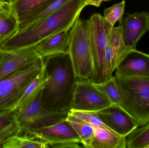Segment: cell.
<instances>
[{"label": "cell", "mask_w": 149, "mask_h": 148, "mask_svg": "<svg viewBox=\"0 0 149 148\" xmlns=\"http://www.w3.org/2000/svg\"><path fill=\"white\" fill-rule=\"evenodd\" d=\"M47 82L42 90L44 109L57 112H69L77 79L68 53L42 57Z\"/></svg>", "instance_id": "cell-1"}, {"label": "cell", "mask_w": 149, "mask_h": 148, "mask_svg": "<svg viewBox=\"0 0 149 148\" xmlns=\"http://www.w3.org/2000/svg\"><path fill=\"white\" fill-rule=\"evenodd\" d=\"M86 1L72 0L41 21L19 28L14 36L0 44V47L7 51L34 46L49 36L71 29L87 6Z\"/></svg>", "instance_id": "cell-2"}, {"label": "cell", "mask_w": 149, "mask_h": 148, "mask_svg": "<svg viewBox=\"0 0 149 148\" xmlns=\"http://www.w3.org/2000/svg\"><path fill=\"white\" fill-rule=\"evenodd\" d=\"M120 106L138 127L149 123V77H124L115 74Z\"/></svg>", "instance_id": "cell-3"}, {"label": "cell", "mask_w": 149, "mask_h": 148, "mask_svg": "<svg viewBox=\"0 0 149 148\" xmlns=\"http://www.w3.org/2000/svg\"><path fill=\"white\" fill-rule=\"evenodd\" d=\"M43 59L23 67L0 80V115L14 111L26 89L41 71Z\"/></svg>", "instance_id": "cell-4"}, {"label": "cell", "mask_w": 149, "mask_h": 148, "mask_svg": "<svg viewBox=\"0 0 149 148\" xmlns=\"http://www.w3.org/2000/svg\"><path fill=\"white\" fill-rule=\"evenodd\" d=\"M68 54L77 80L93 82V56L86 21L79 17L70 30Z\"/></svg>", "instance_id": "cell-5"}, {"label": "cell", "mask_w": 149, "mask_h": 148, "mask_svg": "<svg viewBox=\"0 0 149 148\" xmlns=\"http://www.w3.org/2000/svg\"><path fill=\"white\" fill-rule=\"evenodd\" d=\"M86 22L93 56V83H99L103 81L104 53L114 27L99 13L91 16Z\"/></svg>", "instance_id": "cell-6"}, {"label": "cell", "mask_w": 149, "mask_h": 148, "mask_svg": "<svg viewBox=\"0 0 149 148\" xmlns=\"http://www.w3.org/2000/svg\"><path fill=\"white\" fill-rule=\"evenodd\" d=\"M42 90L24 107L14 111L20 127V134H29L35 129L50 126L65 120L69 112L49 111L41 103Z\"/></svg>", "instance_id": "cell-7"}, {"label": "cell", "mask_w": 149, "mask_h": 148, "mask_svg": "<svg viewBox=\"0 0 149 148\" xmlns=\"http://www.w3.org/2000/svg\"><path fill=\"white\" fill-rule=\"evenodd\" d=\"M111 105L108 99L94 87L91 81L88 80L76 81L71 109L97 111Z\"/></svg>", "instance_id": "cell-8"}, {"label": "cell", "mask_w": 149, "mask_h": 148, "mask_svg": "<svg viewBox=\"0 0 149 148\" xmlns=\"http://www.w3.org/2000/svg\"><path fill=\"white\" fill-rule=\"evenodd\" d=\"M130 50H132L126 46L123 41L121 26L114 27L104 53L103 81L113 76L114 71Z\"/></svg>", "instance_id": "cell-9"}, {"label": "cell", "mask_w": 149, "mask_h": 148, "mask_svg": "<svg viewBox=\"0 0 149 148\" xmlns=\"http://www.w3.org/2000/svg\"><path fill=\"white\" fill-rule=\"evenodd\" d=\"M96 112L107 127L121 136L127 137L139 127L134 118L120 105L111 104Z\"/></svg>", "instance_id": "cell-10"}, {"label": "cell", "mask_w": 149, "mask_h": 148, "mask_svg": "<svg viewBox=\"0 0 149 148\" xmlns=\"http://www.w3.org/2000/svg\"><path fill=\"white\" fill-rule=\"evenodd\" d=\"M125 45L136 49L137 43L149 30V13L146 11L129 14L120 21Z\"/></svg>", "instance_id": "cell-11"}, {"label": "cell", "mask_w": 149, "mask_h": 148, "mask_svg": "<svg viewBox=\"0 0 149 148\" xmlns=\"http://www.w3.org/2000/svg\"><path fill=\"white\" fill-rule=\"evenodd\" d=\"M40 58L35 45L3 51L0 58V80L21 68L34 63Z\"/></svg>", "instance_id": "cell-12"}, {"label": "cell", "mask_w": 149, "mask_h": 148, "mask_svg": "<svg viewBox=\"0 0 149 148\" xmlns=\"http://www.w3.org/2000/svg\"><path fill=\"white\" fill-rule=\"evenodd\" d=\"M49 144L65 142L81 143V140L72 126L66 120L48 127L35 129L29 134Z\"/></svg>", "instance_id": "cell-13"}, {"label": "cell", "mask_w": 149, "mask_h": 148, "mask_svg": "<svg viewBox=\"0 0 149 148\" xmlns=\"http://www.w3.org/2000/svg\"><path fill=\"white\" fill-rule=\"evenodd\" d=\"M115 70L116 74L124 77H149V54L130 50Z\"/></svg>", "instance_id": "cell-14"}, {"label": "cell", "mask_w": 149, "mask_h": 148, "mask_svg": "<svg viewBox=\"0 0 149 148\" xmlns=\"http://www.w3.org/2000/svg\"><path fill=\"white\" fill-rule=\"evenodd\" d=\"M70 30H63L49 36L36 44V50L40 57L68 53Z\"/></svg>", "instance_id": "cell-15"}, {"label": "cell", "mask_w": 149, "mask_h": 148, "mask_svg": "<svg viewBox=\"0 0 149 148\" xmlns=\"http://www.w3.org/2000/svg\"><path fill=\"white\" fill-rule=\"evenodd\" d=\"M54 0H9L10 8L20 28Z\"/></svg>", "instance_id": "cell-16"}, {"label": "cell", "mask_w": 149, "mask_h": 148, "mask_svg": "<svg viewBox=\"0 0 149 148\" xmlns=\"http://www.w3.org/2000/svg\"><path fill=\"white\" fill-rule=\"evenodd\" d=\"M93 129L94 136L91 148H127L126 137L108 129L93 127Z\"/></svg>", "instance_id": "cell-17"}, {"label": "cell", "mask_w": 149, "mask_h": 148, "mask_svg": "<svg viewBox=\"0 0 149 148\" xmlns=\"http://www.w3.org/2000/svg\"><path fill=\"white\" fill-rule=\"evenodd\" d=\"M47 81V78L45 74L44 62L43 59L42 66L41 71L28 86L14 111L24 107L33 101L42 90Z\"/></svg>", "instance_id": "cell-18"}, {"label": "cell", "mask_w": 149, "mask_h": 148, "mask_svg": "<svg viewBox=\"0 0 149 148\" xmlns=\"http://www.w3.org/2000/svg\"><path fill=\"white\" fill-rule=\"evenodd\" d=\"M1 148H49V143L27 134H17L6 141Z\"/></svg>", "instance_id": "cell-19"}, {"label": "cell", "mask_w": 149, "mask_h": 148, "mask_svg": "<svg viewBox=\"0 0 149 148\" xmlns=\"http://www.w3.org/2000/svg\"><path fill=\"white\" fill-rule=\"evenodd\" d=\"M66 120L72 126L80 138L81 144L83 147L91 148L94 136L93 127L69 113Z\"/></svg>", "instance_id": "cell-20"}, {"label": "cell", "mask_w": 149, "mask_h": 148, "mask_svg": "<svg viewBox=\"0 0 149 148\" xmlns=\"http://www.w3.org/2000/svg\"><path fill=\"white\" fill-rule=\"evenodd\" d=\"M20 28L18 21L11 10H8L0 16V44L12 37Z\"/></svg>", "instance_id": "cell-21"}, {"label": "cell", "mask_w": 149, "mask_h": 148, "mask_svg": "<svg viewBox=\"0 0 149 148\" xmlns=\"http://www.w3.org/2000/svg\"><path fill=\"white\" fill-rule=\"evenodd\" d=\"M20 134V126L14 112L0 115V148L8 139Z\"/></svg>", "instance_id": "cell-22"}, {"label": "cell", "mask_w": 149, "mask_h": 148, "mask_svg": "<svg viewBox=\"0 0 149 148\" xmlns=\"http://www.w3.org/2000/svg\"><path fill=\"white\" fill-rule=\"evenodd\" d=\"M127 148H145L149 145V123L140 127L126 137Z\"/></svg>", "instance_id": "cell-23"}, {"label": "cell", "mask_w": 149, "mask_h": 148, "mask_svg": "<svg viewBox=\"0 0 149 148\" xmlns=\"http://www.w3.org/2000/svg\"><path fill=\"white\" fill-rule=\"evenodd\" d=\"M93 83L94 87L108 99L111 104L120 106V98L114 76L102 82Z\"/></svg>", "instance_id": "cell-24"}, {"label": "cell", "mask_w": 149, "mask_h": 148, "mask_svg": "<svg viewBox=\"0 0 149 148\" xmlns=\"http://www.w3.org/2000/svg\"><path fill=\"white\" fill-rule=\"evenodd\" d=\"M69 113L70 114L91 124L93 127L110 129L103 123L96 111H81L71 109Z\"/></svg>", "instance_id": "cell-25"}, {"label": "cell", "mask_w": 149, "mask_h": 148, "mask_svg": "<svg viewBox=\"0 0 149 148\" xmlns=\"http://www.w3.org/2000/svg\"><path fill=\"white\" fill-rule=\"evenodd\" d=\"M125 6V1H123L104 10V17L113 27L117 21L122 20Z\"/></svg>", "instance_id": "cell-26"}, {"label": "cell", "mask_w": 149, "mask_h": 148, "mask_svg": "<svg viewBox=\"0 0 149 148\" xmlns=\"http://www.w3.org/2000/svg\"><path fill=\"white\" fill-rule=\"evenodd\" d=\"M79 143L74 142H65L56 144H49V148H80L82 147Z\"/></svg>", "instance_id": "cell-27"}, {"label": "cell", "mask_w": 149, "mask_h": 148, "mask_svg": "<svg viewBox=\"0 0 149 148\" xmlns=\"http://www.w3.org/2000/svg\"><path fill=\"white\" fill-rule=\"evenodd\" d=\"M103 2L102 0H86V3L87 5H93L97 7H100L102 3Z\"/></svg>", "instance_id": "cell-28"}, {"label": "cell", "mask_w": 149, "mask_h": 148, "mask_svg": "<svg viewBox=\"0 0 149 148\" xmlns=\"http://www.w3.org/2000/svg\"><path fill=\"white\" fill-rule=\"evenodd\" d=\"M0 9H10L9 0H0Z\"/></svg>", "instance_id": "cell-29"}, {"label": "cell", "mask_w": 149, "mask_h": 148, "mask_svg": "<svg viewBox=\"0 0 149 148\" xmlns=\"http://www.w3.org/2000/svg\"><path fill=\"white\" fill-rule=\"evenodd\" d=\"M3 51L1 48L0 47V58L1 56L2 55L3 53Z\"/></svg>", "instance_id": "cell-30"}, {"label": "cell", "mask_w": 149, "mask_h": 148, "mask_svg": "<svg viewBox=\"0 0 149 148\" xmlns=\"http://www.w3.org/2000/svg\"><path fill=\"white\" fill-rule=\"evenodd\" d=\"M8 10L10 9H0V12H3V11Z\"/></svg>", "instance_id": "cell-31"}, {"label": "cell", "mask_w": 149, "mask_h": 148, "mask_svg": "<svg viewBox=\"0 0 149 148\" xmlns=\"http://www.w3.org/2000/svg\"><path fill=\"white\" fill-rule=\"evenodd\" d=\"M112 0H102V1L104 2L109 1H111Z\"/></svg>", "instance_id": "cell-32"}, {"label": "cell", "mask_w": 149, "mask_h": 148, "mask_svg": "<svg viewBox=\"0 0 149 148\" xmlns=\"http://www.w3.org/2000/svg\"><path fill=\"white\" fill-rule=\"evenodd\" d=\"M145 148H149V145H148V146H147V147H145Z\"/></svg>", "instance_id": "cell-33"}, {"label": "cell", "mask_w": 149, "mask_h": 148, "mask_svg": "<svg viewBox=\"0 0 149 148\" xmlns=\"http://www.w3.org/2000/svg\"><path fill=\"white\" fill-rule=\"evenodd\" d=\"M5 11H6V10H5ZM3 12H4V11H3ZM3 12H0V16H1V14L2 13H3Z\"/></svg>", "instance_id": "cell-34"}]
</instances>
